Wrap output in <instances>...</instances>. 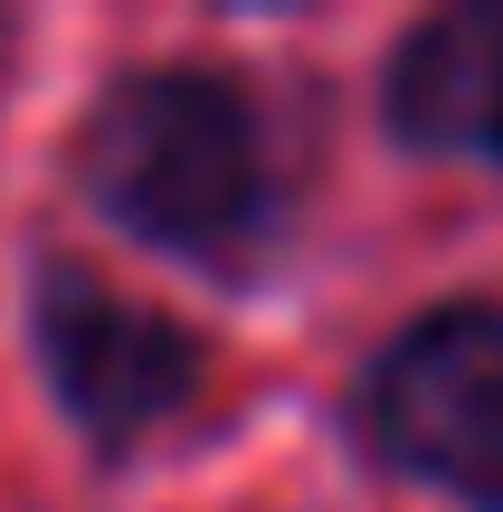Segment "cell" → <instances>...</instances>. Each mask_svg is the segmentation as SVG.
Returning a JSON list of instances; mask_svg holds the SVG:
<instances>
[{"instance_id": "cell-1", "label": "cell", "mask_w": 503, "mask_h": 512, "mask_svg": "<svg viewBox=\"0 0 503 512\" xmlns=\"http://www.w3.org/2000/svg\"><path fill=\"white\" fill-rule=\"evenodd\" d=\"M76 181L124 238L228 266L276 228V162L238 76L219 67H133L76 133Z\"/></svg>"}, {"instance_id": "cell-2", "label": "cell", "mask_w": 503, "mask_h": 512, "mask_svg": "<svg viewBox=\"0 0 503 512\" xmlns=\"http://www.w3.org/2000/svg\"><path fill=\"white\" fill-rule=\"evenodd\" d=\"M361 437L380 465L503 512V304H437L361 370Z\"/></svg>"}, {"instance_id": "cell-3", "label": "cell", "mask_w": 503, "mask_h": 512, "mask_svg": "<svg viewBox=\"0 0 503 512\" xmlns=\"http://www.w3.org/2000/svg\"><path fill=\"white\" fill-rule=\"evenodd\" d=\"M29 323H38V361L57 380V408L86 427L95 456H124L133 437L181 418L190 389H200V342L162 313L124 304L114 285H95L67 256H38Z\"/></svg>"}, {"instance_id": "cell-4", "label": "cell", "mask_w": 503, "mask_h": 512, "mask_svg": "<svg viewBox=\"0 0 503 512\" xmlns=\"http://www.w3.org/2000/svg\"><path fill=\"white\" fill-rule=\"evenodd\" d=\"M380 114L409 152L437 162H503V0L437 10L399 38L380 76Z\"/></svg>"}]
</instances>
